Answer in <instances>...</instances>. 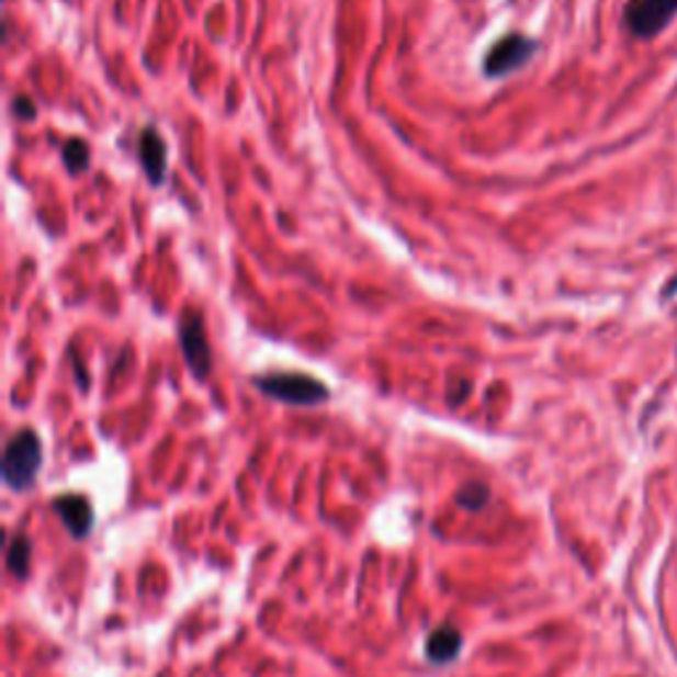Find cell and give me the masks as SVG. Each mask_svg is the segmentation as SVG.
Returning <instances> with one entry per match:
<instances>
[{
    "label": "cell",
    "mask_w": 677,
    "mask_h": 677,
    "mask_svg": "<svg viewBox=\"0 0 677 677\" xmlns=\"http://www.w3.org/2000/svg\"><path fill=\"white\" fill-rule=\"evenodd\" d=\"M43 466V444L41 437L35 435L32 429H22L11 437L9 444H5L3 453V482L5 487L16 489H30L35 485L37 474H41Z\"/></svg>",
    "instance_id": "cell-1"
},
{
    "label": "cell",
    "mask_w": 677,
    "mask_h": 677,
    "mask_svg": "<svg viewBox=\"0 0 677 677\" xmlns=\"http://www.w3.org/2000/svg\"><path fill=\"white\" fill-rule=\"evenodd\" d=\"M257 390L286 405H320L328 399V386L307 373H266L255 376Z\"/></svg>",
    "instance_id": "cell-2"
},
{
    "label": "cell",
    "mask_w": 677,
    "mask_h": 677,
    "mask_svg": "<svg viewBox=\"0 0 677 677\" xmlns=\"http://www.w3.org/2000/svg\"><path fill=\"white\" fill-rule=\"evenodd\" d=\"M180 347H183L185 363H189L193 379L204 382L212 371V352L204 334L202 315L191 307L185 309L183 318H180Z\"/></svg>",
    "instance_id": "cell-3"
},
{
    "label": "cell",
    "mask_w": 677,
    "mask_h": 677,
    "mask_svg": "<svg viewBox=\"0 0 677 677\" xmlns=\"http://www.w3.org/2000/svg\"><path fill=\"white\" fill-rule=\"evenodd\" d=\"M677 14V0H630L624 22L635 37H656Z\"/></svg>",
    "instance_id": "cell-4"
},
{
    "label": "cell",
    "mask_w": 677,
    "mask_h": 677,
    "mask_svg": "<svg viewBox=\"0 0 677 677\" xmlns=\"http://www.w3.org/2000/svg\"><path fill=\"white\" fill-rule=\"evenodd\" d=\"M534 43L524 35H506L500 43H495L489 48L485 59V75L489 77H503L511 75L516 69L524 67L532 59Z\"/></svg>",
    "instance_id": "cell-5"
},
{
    "label": "cell",
    "mask_w": 677,
    "mask_h": 677,
    "mask_svg": "<svg viewBox=\"0 0 677 677\" xmlns=\"http://www.w3.org/2000/svg\"><path fill=\"white\" fill-rule=\"evenodd\" d=\"M54 511L64 521V527H67V532L72 534L75 540H86L90 530H93L95 514L86 495H77V493L59 495V498L54 500Z\"/></svg>",
    "instance_id": "cell-6"
},
{
    "label": "cell",
    "mask_w": 677,
    "mask_h": 677,
    "mask_svg": "<svg viewBox=\"0 0 677 677\" xmlns=\"http://www.w3.org/2000/svg\"><path fill=\"white\" fill-rule=\"evenodd\" d=\"M461 648H463L461 630H458L455 624H440V628H435L429 633L424 654H427L429 664H435V667H444V664L458 659Z\"/></svg>",
    "instance_id": "cell-7"
},
{
    "label": "cell",
    "mask_w": 677,
    "mask_h": 677,
    "mask_svg": "<svg viewBox=\"0 0 677 677\" xmlns=\"http://www.w3.org/2000/svg\"><path fill=\"white\" fill-rule=\"evenodd\" d=\"M138 157H140V165H144L148 180H151L154 185L162 183L165 172H167V146H165V140L159 138L157 131L140 133Z\"/></svg>",
    "instance_id": "cell-8"
},
{
    "label": "cell",
    "mask_w": 677,
    "mask_h": 677,
    "mask_svg": "<svg viewBox=\"0 0 677 677\" xmlns=\"http://www.w3.org/2000/svg\"><path fill=\"white\" fill-rule=\"evenodd\" d=\"M5 566L16 579H27L30 577V566H32V540L27 532H16L11 538L9 551H5Z\"/></svg>",
    "instance_id": "cell-9"
},
{
    "label": "cell",
    "mask_w": 677,
    "mask_h": 677,
    "mask_svg": "<svg viewBox=\"0 0 677 677\" xmlns=\"http://www.w3.org/2000/svg\"><path fill=\"white\" fill-rule=\"evenodd\" d=\"M489 500V487L482 482H472V485H463L455 493L458 508H466V511H482Z\"/></svg>",
    "instance_id": "cell-10"
},
{
    "label": "cell",
    "mask_w": 677,
    "mask_h": 677,
    "mask_svg": "<svg viewBox=\"0 0 677 677\" xmlns=\"http://www.w3.org/2000/svg\"><path fill=\"white\" fill-rule=\"evenodd\" d=\"M61 157H64V165H67L69 176H80V172H86L88 165H90V159H88L90 151L80 138L67 140V144H64Z\"/></svg>",
    "instance_id": "cell-11"
},
{
    "label": "cell",
    "mask_w": 677,
    "mask_h": 677,
    "mask_svg": "<svg viewBox=\"0 0 677 677\" xmlns=\"http://www.w3.org/2000/svg\"><path fill=\"white\" fill-rule=\"evenodd\" d=\"M14 112L19 114V120H32V117H35V106H32V103L24 99V95H22V99L14 101Z\"/></svg>",
    "instance_id": "cell-12"
}]
</instances>
